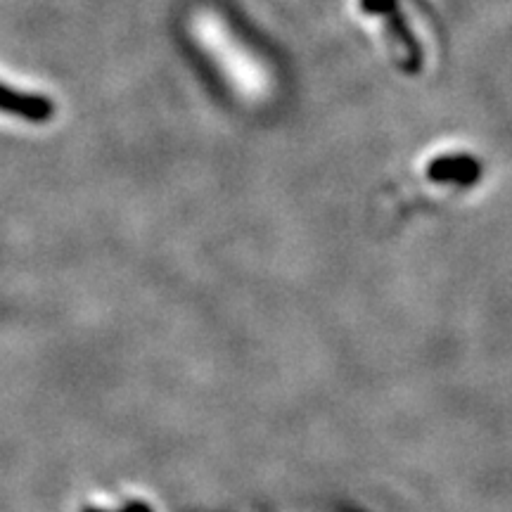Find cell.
Segmentation results:
<instances>
[{"label": "cell", "instance_id": "obj_2", "mask_svg": "<svg viewBox=\"0 0 512 512\" xmlns=\"http://www.w3.org/2000/svg\"><path fill=\"white\" fill-rule=\"evenodd\" d=\"M0 112L8 114V117L31 121V124H43V121L53 119L55 105L46 95L0 79Z\"/></svg>", "mask_w": 512, "mask_h": 512}, {"label": "cell", "instance_id": "obj_1", "mask_svg": "<svg viewBox=\"0 0 512 512\" xmlns=\"http://www.w3.org/2000/svg\"><path fill=\"white\" fill-rule=\"evenodd\" d=\"M192 36L197 46L214 60L223 76L240 98L249 102L264 100L271 93V74L256 57L242 46L233 29L214 10H197L192 17Z\"/></svg>", "mask_w": 512, "mask_h": 512}, {"label": "cell", "instance_id": "obj_3", "mask_svg": "<svg viewBox=\"0 0 512 512\" xmlns=\"http://www.w3.org/2000/svg\"><path fill=\"white\" fill-rule=\"evenodd\" d=\"M361 5L368 15H377L384 19V27H387L389 36H392L394 46L406 55L408 67H420V46L415 43L406 22H403L399 8H396V0H361Z\"/></svg>", "mask_w": 512, "mask_h": 512}]
</instances>
